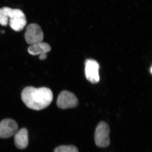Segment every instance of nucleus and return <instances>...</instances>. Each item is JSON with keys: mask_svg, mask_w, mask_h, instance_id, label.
<instances>
[{"mask_svg": "<svg viewBox=\"0 0 152 152\" xmlns=\"http://www.w3.org/2000/svg\"><path fill=\"white\" fill-rule=\"evenodd\" d=\"M1 33L2 34H4L5 33V31L4 30H2V31H1Z\"/></svg>", "mask_w": 152, "mask_h": 152, "instance_id": "obj_13", "label": "nucleus"}, {"mask_svg": "<svg viewBox=\"0 0 152 152\" xmlns=\"http://www.w3.org/2000/svg\"><path fill=\"white\" fill-rule=\"evenodd\" d=\"M51 50V48L48 44L40 42L31 45L28 48V52L33 56L47 54Z\"/></svg>", "mask_w": 152, "mask_h": 152, "instance_id": "obj_8", "label": "nucleus"}, {"mask_svg": "<svg viewBox=\"0 0 152 152\" xmlns=\"http://www.w3.org/2000/svg\"><path fill=\"white\" fill-rule=\"evenodd\" d=\"M9 25L15 31L18 32L23 29L27 24L26 16H19L10 18Z\"/></svg>", "mask_w": 152, "mask_h": 152, "instance_id": "obj_9", "label": "nucleus"}, {"mask_svg": "<svg viewBox=\"0 0 152 152\" xmlns=\"http://www.w3.org/2000/svg\"><path fill=\"white\" fill-rule=\"evenodd\" d=\"M47 56H47V54H41L39 55V59L41 60H44L47 58Z\"/></svg>", "mask_w": 152, "mask_h": 152, "instance_id": "obj_12", "label": "nucleus"}, {"mask_svg": "<svg viewBox=\"0 0 152 152\" xmlns=\"http://www.w3.org/2000/svg\"><path fill=\"white\" fill-rule=\"evenodd\" d=\"M15 143L16 146L23 149L27 147L28 143V137L27 130L23 128L18 131L15 135Z\"/></svg>", "mask_w": 152, "mask_h": 152, "instance_id": "obj_7", "label": "nucleus"}, {"mask_svg": "<svg viewBox=\"0 0 152 152\" xmlns=\"http://www.w3.org/2000/svg\"><path fill=\"white\" fill-rule=\"evenodd\" d=\"M22 101L29 108L40 110L47 107L52 102L53 94L46 87H26L22 91Z\"/></svg>", "mask_w": 152, "mask_h": 152, "instance_id": "obj_1", "label": "nucleus"}, {"mask_svg": "<svg viewBox=\"0 0 152 152\" xmlns=\"http://www.w3.org/2000/svg\"><path fill=\"white\" fill-rule=\"evenodd\" d=\"M110 128L107 123L101 121L99 123L95 131L94 138L96 145L99 148H106L110 143Z\"/></svg>", "mask_w": 152, "mask_h": 152, "instance_id": "obj_2", "label": "nucleus"}, {"mask_svg": "<svg viewBox=\"0 0 152 152\" xmlns=\"http://www.w3.org/2000/svg\"><path fill=\"white\" fill-rule=\"evenodd\" d=\"M44 33L41 27L37 23H31L28 26L25 34V38L27 43L32 45L43 40Z\"/></svg>", "mask_w": 152, "mask_h": 152, "instance_id": "obj_3", "label": "nucleus"}, {"mask_svg": "<svg viewBox=\"0 0 152 152\" xmlns=\"http://www.w3.org/2000/svg\"><path fill=\"white\" fill-rule=\"evenodd\" d=\"M99 65L96 60L88 59L85 63V74L87 80L92 83H96L99 81Z\"/></svg>", "mask_w": 152, "mask_h": 152, "instance_id": "obj_5", "label": "nucleus"}, {"mask_svg": "<svg viewBox=\"0 0 152 152\" xmlns=\"http://www.w3.org/2000/svg\"><path fill=\"white\" fill-rule=\"evenodd\" d=\"M18 124L11 119H5L0 122V138H8L15 135L18 131Z\"/></svg>", "mask_w": 152, "mask_h": 152, "instance_id": "obj_6", "label": "nucleus"}, {"mask_svg": "<svg viewBox=\"0 0 152 152\" xmlns=\"http://www.w3.org/2000/svg\"><path fill=\"white\" fill-rule=\"evenodd\" d=\"M78 102L75 95L69 91H64L59 95L57 104L60 108L67 109L75 107L78 104Z\"/></svg>", "mask_w": 152, "mask_h": 152, "instance_id": "obj_4", "label": "nucleus"}, {"mask_svg": "<svg viewBox=\"0 0 152 152\" xmlns=\"http://www.w3.org/2000/svg\"><path fill=\"white\" fill-rule=\"evenodd\" d=\"M9 18L4 11L0 8V24L4 26H7L9 23Z\"/></svg>", "mask_w": 152, "mask_h": 152, "instance_id": "obj_11", "label": "nucleus"}, {"mask_svg": "<svg viewBox=\"0 0 152 152\" xmlns=\"http://www.w3.org/2000/svg\"><path fill=\"white\" fill-rule=\"evenodd\" d=\"M152 67H151V73H152Z\"/></svg>", "mask_w": 152, "mask_h": 152, "instance_id": "obj_14", "label": "nucleus"}, {"mask_svg": "<svg viewBox=\"0 0 152 152\" xmlns=\"http://www.w3.org/2000/svg\"><path fill=\"white\" fill-rule=\"evenodd\" d=\"M54 152H79V151L74 146L61 145L56 148Z\"/></svg>", "mask_w": 152, "mask_h": 152, "instance_id": "obj_10", "label": "nucleus"}]
</instances>
